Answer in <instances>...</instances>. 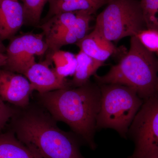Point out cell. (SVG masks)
Instances as JSON below:
<instances>
[{
  "mask_svg": "<svg viewBox=\"0 0 158 158\" xmlns=\"http://www.w3.org/2000/svg\"><path fill=\"white\" fill-rule=\"evenodd\" d=\"M38 95L40 102L56 121L65 123L82 142L91 149L96 148L94 136L101 100L96 82L90 81L80 87Z\"/></svg>",
  "mask_w": 158,
  "mask_h": 158,
  "instance_id": "6da1fadb",
  "label": "cell"
},
{
  "mask_svg": "<svg viewBox=\"0 0 158 158\" xmlns=\"http://www.w3.org/2000/svg\"><path fill=\"white\" fill-rule=\"evenodd\" d=\"M101 93L97 130L111 129L123 138L144 101L135 89L118 84H98Z\"/></svg>",
  "mask_w": 158,
  "mask_h": 158,
  "instance_id": "277c9868",
  "label": "cell"
},
{
  "mask_svg": "<svg viewBox=\"0 0 158 158\" xmlns=\"http://www.w3.org/2000/svg\"><path fill=\"white\" fill-rule=\"evenodd\" d=\"M48 55L55 65V69L59 76L66 79L73 76L76 68L77 61L74 54L67 51L59 50L49 52Z\"/></svg>",
  "mask_w": 158,
  "mask_h": 158,
  "instance_id": "e0dca14e",
  "label": "cell"
},
{
  "mask_svg": "<svg viewBox=\"0 0 158 158\" xmlns=\"http://www.w3.org/2000/svg\"><path fill=\"white\" fill-rule=\"evenodd\" d=\"M98 84H118L135 89L143 101L158 94V59L136 36L131 37L129 50L104 75L95 74Z\"/></svg>",
  "mask_w": 158,
  "mask_h": 158,
  "instance_id": "3957f363",
  "label": "cell"
},
{
  "mask_svg": "<svg viewBox=\"0 0 158 158\" xmlns=\"http://www.w3.org/2000/svg\"><path fill=\"white\" fill-rule=\"evenodd\" d=\"M69 1L71 0H49L48 2L49 4H58Z\"/></svg>",
  "mask_w": 158,
  "mask_h": 158,
  "instance_id": "cb8c5ba5",
  "label": "cell"
},
{
  "mask_svg": "<svg viewBox=\"0 0 158 158\" xmlns=\"http://www.w3.org/2000/svg\"></svg>",
  "mask_w": 158,
  "mask_h": 158,
  "instance_id": "d4e9b609",
  "label": "cell"
},
{
  "mask_svg": "<svg viewBox=\"0 0 158 158\" xmlns=\"http://www.w3.org/2000/svg\"><path fill=\"white\" fill-rule=\"evenodd\" d=\"M107 3L97 17L94 29L106 39L118 42L147 29L140 1L107 0Z\"/></svg>",
  "mask_w": 158,
  "mask_h": 158,
  "instance_id": "5b68a950",
  "label": "cell"
},
{
  "mask_svg": "<svg viewBox=\"0 0 158 158\" xmlns=\"http://www.w3.org/2000/svg\"><path fill=\"white\" fill-rule=\"evenodd\" d=\"M25 24L22 4L18 0H0V36L11 39Z\"/></svg>",
  "mask_w": 158,
  "mask_h": 158,
  "instance_id": "30bf717a",
  "label": "cell"
},
{
  "mask_svg": "<svg viewBox=\"0 0 158 158\" xmlns=\"http://www.w3.org/2000/svg\"><path fill=\"white\" fill-rule=\"evenodd\" d=\"M146 28L158 31V0H140Z\"/></svg>",
  "mask_w": 158,
  "mask_h": 158,
  "instance_id": "d6986e66",
  "label": "cell"
},
{
  "mask_svg": "<svg viewBox=\"0 0 158 158\" xmlns=\"http://www.w3.org/2000/svg\"><path fill=\"white\" fill-rule=\"evenodd\" d=\"M11 131L40 158H85L81 140L74 133L60 129L50 114L30 110L11 118Z\"/></svg>",
  "mask_w": 158,
  "mask_h": 158,
  "instance_id": "7a4b0ae2",
  "label": "cell"
},
{
  "mask_svg": "<svg viewBox=\"0 0 158 158\" xmlns=\"http://www.w3.org/2000/svg\"><path fill=\"white\" fill-rule=\"evenodd\" d=\"M77 64L73 78L69 81L72 88L80 87L90 81V77L94 75L104 62L93 59L80 50L76 55Z\"/></svg>",
  "mask_w": 158,
  "mask_h": 158,
  "instance_id": "5bb4252c",
  "label": "cell"
},
{
  "mask_svg": "<svg viewBox=\"0 0 158 158\" xmlns=\"http://www.w3.org/2000/svg\"><path fill=\"white\" fill-rule=\"evenodd\" d=\"M107 2V0H71L58 4H49L48 13L43 23L54 15L63 12L85 11L92 15Z\"/></svg>",
  "mask_w": 158,
  "mask_h": 158,
  "instance_id": "4fadbf2b",
  "label": "cell"
},
{
  "mask_svg": "<svg viewBox=\"0 0 158 158\" xmlns=\"http://www.w3.org/2000/svg\"><path fill=\"white\" fill-rule=\"evenodd\" d=\"M16 112V110L6 104L0 98V131L6 127Z\"/></svg>",
  "mask_w": 158,
  "mask_h": 158,
  "instance_id": "44dd1931",
  "label": "cell"
},
{
  "mask_svg": "<svg viewBox=\"0 0 158 158\" xmlns=\"http://www.w3.org/2000/svg\"><path fill=\"white\" fill-rule=\"evenodd\" d=\"M91 15L87 11H79L75 22L66 31L46 43L50 52L59 50L62 47L77 43L88 34Z\"/></svg>",
  "mask_w": 158,
  "mask_h": 158,
  "instance_id": "8fae6325",
  "label": "cell"
},
{
  "mask_svg": "<svg viewBox=\"0 0 158 158\" xmlns=\"http://www.w3.org/2000/svg\"><path fill=\"white\" fill-rule=\"evenodd\" d=\"M6 47L3 43V40L0 36V53H6Z\"/></svg>",
  "mask_w": 158,
  "mask_h": 158,
  "instance_id": "603a6c76",
  "label": "cell"
},
{
  "mask_svg": "<svg viewBox=\"0 0 158 158\" xmlns=\"http://www.w3.org/2000/svg\"><path fill=\"white\" fill-rule=\"evenodd\" d=\"M76 44L89 56L104 62L118 51L111 41L106 39L97 31L93 30Z\"/></svg>",
  "mask_w": 158,
  "mask_h": 158,
  "instance_id": "7c38bea8",
  "label": "cell"
},
{
  "mask_svg": "<svg viewBox=\"0 0 158 158\" xmlns=\"http://www.w3.org/2000/svg\"><path fill=\"white\" fill-rule=\"evenodd\" d=\"M0 158H40L16 138L10 130L0 134Z\"/></svg>",
  "mask_w": 158,
  "mask_h": 158,
  "instance_id": "9a60e30c",
  "label": "cell"
},
{
  "mask_svg": "<svg viewBox=\"0 0 158 158\" xmlns=\"http://www.w3.org/2000/svg\"><path fill=\"white\" fill-rule=\"evenodd\" d=\"M52 62L50 57L48 55L46 60L34 63L24 75L31 83L34 90L39 94L71 88L69 81L59 76L55 68L50 67Z\"/></svg>",
  "mask_w": 158,
  "mask_h": 158,
  "instance_id": "9c48e42d",
  "label": "cell"
},
{
  "mask_svg": "<svg viewBox=\"0 0 158 158\" xmlns=\"http://www.w3.org/2000/svg\"><path fill=\"white\" fill-rule=\"evenodd\" d=\"M34 91L31 83L20 74L0 68V98L18 107L25 108Z\"/></svg>",
  "mask_w": 158,
  "mask_h": 158,
  "instance_id": "ba28073f",
  "label": "cell"
},
{
  "mask_svg": "<svg viewBox=\"0 0 158 158\" xmlns=\"http://www.w3.org/2000/svg\"><path fill=\"white\" fill-rule=\"evenodd\" d=\"M7 59L6 53H0V68H2L6 65Z\"/></svg>",
  "mask_w": 158,
  "mask_h": 158,
  "instance_id": "7402d4cb",
  "label": "cell"
},
{
  "mask_svg": "<svg viewBox=\"0 0 158 158\" xmlns=\"http://www.w3.org/2000/svg\"><path fill=\"white\" fill-rule=\"evenodd\" d=\"M135 149L129 158H158V94L144 101L129 128Z\"/></svg>",
  "mask_w": 158,
  "mask_h": 158,
  "instance_id": "8992f818",
  "label": "cell"
},
{
  "mask_svg": "<svg viewBox=\"0 0 158 158\" xmlns=\"http://www.w3.org/2000/svg\"><path fill=\"white\" fill-rule=\"evenodd\" d=\"M18 1H19V0H18Z\"/></svg>",
  "mask_w": 158,
  "mask_h": 158,
  "instance_id": "484cf974",
  "label": "cell"
},
{
  "mask_svg": "<svg viewBox=\"0 0 158 158\" xmlns=\"http://www.w3.org/2000/svg\"><path fill=\"white\" fill-rule=\"evenodd\" d=\"M79 11L67 12L56 15L40 26L46 42L50 41L66 31L75 22Z\"/></svg>",
  "mask_w": 158,
  "mask_h": 158,
  "instance_id": "2e32d148",
  "label": "cell"
},
{
  "mask_svg": "<svg viewBox=\"0 0 158 158\" xmlns=\"http://www.w3.org/2000/svg\"><path fill=\"white\" fill-rule=\"evenodd\" d=\"M25 16V24L38 25L44 7L49 0H21Z\"/></svg>",
  "mask_w": 158,
  "mask_h": 158,
  "instance_id": "ac0fdd59",
  "label": "cell"
},
{
  "mask_svg": "<svg viewBox=\"0 0 158 158\" xmlns=\"http://www.w3.org/2000/svg\"><path fill=\"white\" fill-rule=\"evenodd\" d=\"M48 50V46L43 33H27L14 36L6 47L7 62L2 68L24 75L36 63L35 56H42Z\"/></svg>",
  "mask_w": 158,
  "mask_h": 158,
  "instance_id": "52a82bcc",
  "label": "cell"
},
{
  "mask_svg": "<svg viewBox=\"0 0 158 158\" xmlns=\"http://www.w3.org/2000/svg\"><path fill=\"white\" fill-rule=\"evenodd\" d=\"M136 37L148 50L158 54V31L145 29L140 31Z\"/></svg>",
  "mask_w": 158,
  "mask_h": 158,
  "instance_id": "ffe728a7",
  "label": "cell"
}]
</instances>
